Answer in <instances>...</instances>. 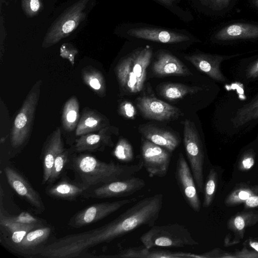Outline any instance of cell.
Instances as JSON below:
<instances>
[{"label":"cell","mask_w":258,"mask_h":258,"mask_svg":"<svg viewBox=\"0 0 258 258\" xmlns=\"http://www.w3.org/2000/svg\"><path fill=\"white\" fill-rule=\"evenodd\" d=\"M119 113L126 119H134L137 114V110L131 102L125 101L122 102L119 106Z\"/></svg>","instance_id":"e575fe53"},{"label":"cell","mask_w":258,"mask_h":258,"mask_svg":"<svg viewBox=\"0 0 258 258\" xmlns=\"http://www.w3.org/2000/svg\"><path fill=\"white\" fill-rule=\"evenodd\" d=\"M22 10L28 18L37 15L43 9L42 0H21Z\"/></svg>","instance_id":"d6a6232c"},{"label":"cell","mask_w":258,"mask_h":258,"mask_svg":"<svg viewBox=\"0 0 258 258\" xmlns=\"http://www.w3.org/2000/svg\"><path fill=\"white\" fill-rule=\"evenodd\" d=\"M245 206L247 208H253L258 206V195L250 197L245 202Z\"/></svg>","instance_id":"60d3db41"},{"label":"cell","mask_w":258,"mask_h":258,"mask_svg":"<svg viewBox=\"0 0 258 258\" xmlns=\"http://www.w3.org/2000/svg\"><path fill=\"white\" fill-rule=\"evenodd\" d=\"M257 118L258 96L250 103L239 108L231 122L234 127H239Z\"/></svg>","instance_id":"4316f807"},{"label":"cell","mask_w":258,"mask_h":258,"mask_svg":"<svg viewBox=\"0 0 258 258\" xmlns=\"http://www.w3.org/2000/svg\"><path fill=\"white\" fill-rule=\"evenodd\" d=\"M251 246L258 251V243L256 242H253L251 243Z\"/></svg>","instance_id":"7bdbcfd3"},{"label":"cell","mask_w":258,"mask_h":258,"mask_svg":"<svg viewBox=\"0 0 258 258\" xmlns=\"http://www.w3.org/2000/svg\"><path fill=\"white\" fill-rule=\"evenodd\" d=\"M11 1H16V0H11Z\"/></svg>","instance_id":"f6af8a7d"},{"label":"cell","mask_w":258,"mask_h":258,"mask_svg":"<svg viewBox=\"0 0 258 258\" xmlns=\"http://www.w3.org/2000/svg\"><path fill=\"white\" fill-rule=\"evenodd\" d=\"M175 175L183 198L195 212H199L201 206L197 185L190 167L181 153L179 154L177 160Z\"/></svg>","instance_id":"30bf717a"},{"label":"cell","mask_w":258,"mask_h":258,"mask_svg":"<svg viewBox=\"0 0 258 258\" xmlns=\"http://www.w3.org/2000/svg\"><path fill=\"white\" fill-rule=\"evenodd\" d=\"M160 1L161 2L164 3V4L166 5H170L172 4V3L175 1L176 0H158Z\"/></svg>","instance_id":"b9f144b4"},{"label":"cell","mask_w":258,"mask_h":258,"mask_svg":"<svg viewBox=\"0 0 258 258\" xmlns=\"http://www.w3.org/2000/svg\"><path fill=\"white\" fill-rule=\"evenodd\" d=\"M152 69L154 74L159 76H187L192 75L188 68L180 60L166 52H161L158 55Z\"/></svg>","instance_id":"d6986e66"},{"label":"cell","mask_w":258,"mask_h":258,"mask_svg":"<svg viewBox=\"0 0 258 258\" xmlns=\"http://www.w3.org/2000/svg\"><path fill=\"white\" fill-rule=\"evenodd\" d=\"M217 183V172L214 169L210 170L207 181L204 188V199L203 207L208 208L212 203L216 190Z\"/></svg>","instance_id":"1f68e13d"},{"label":"cell","mask_w":258,"mask_h":258,"mask_svg":"<svg viewBox=\"0 0 258 258\" xmlns=\"http://www.w3.org/2000/svg\"><path fill=\"white\" fill-rule=\"evenodd\" d=\"M238 55H212L204 53H198L184 56L198 70L204 73L213 79L224 83L226 79L221 72V63L224 60Z\"/></svg>","instance_id":"9a60e30c"},{"label":"cell","mask_w":258,"mask_h":258,"mask_svg":"<svg viewBox=\"0 0 258 258\" xmlns=\"http://www.w3.org/2000/svg\"><path fill=\"white\" fill-rule=\"evenodd\" d=\"M109 125L108 120L98 111L86 108L84 109L76 130L75 134L81 136L99 131Z\"/></svg>","instance_id":"603a6c76"},{"label":"cell","mask_w":258,"mask_h":258,"mask_svg":"<svg viewBox=\"0 0 258 258\" xmlns=\"http://www.w3.org/2000/svg\"><path fill=\"white\" fill-rule=\"evenodd\" d=\"M84 83L100 97L105 95V81L102 74L92 68L87 67L82 71Z\"/></svg>","instance_id":"83f0119b"},{"label":"cell","mask_w":258,"mask_h":258,"mask_svg":"<svg viewBox=\"0 0 258 258\" xmlns=\"http://www.w3.org/2000/svg\"><path fill=\"white\" fill-rule=\"evenodd\" d=\"M95 2L96 0L68 1L47 29L42 47H49L70 35L87 20Z\"/></svg>","instance_id":"7a4b0ae2"},{"label":"cell","mask_w":258,"mask_h":258,"mask_svg":"<svg viewBox=\"0 0 258 258\" xmlns=\"http://www.w3.org/2000/svg\"><path fill=\"white\" fill-rule=\"evenodd\" d=\"M113 155L119 161L129 162L134 158V152L131 144L123 138L119 139L113 151Z\"/></svg>","instance_id":"4dcf8cb0"},{"label":"cell","mask_w":258,"mask_h":258,"mask_svg":"<svg viewBox=\"0 0 258 258\" xmlns=\"http://www.w3.org/2000/svg\"><path fill=\"white\" fill-rule=\"evenodd\" d=\"M45 226L44 224H23L9 219L0 207L1 242L13 252L25 236L30 231Z\"/></svg>","instance_id":"8fae6325"},{"label":"cell","mask_w":258,"mask_h":258,"mask_svg":"<svg viewBox=\"0 0 258 258\" xmlns=\"http://www.w3.org/2000/svg\"><path fill=\"white\" fill-rule=\"evenodd\" d=\"M249 214H239L234 217L232 221L233 228L238 232H242L244 228L250 222Z\"/></svg>","instance_id":"d590c367"},{"label":"cell","mask_w":258,"mask_h":258,"mask_svg":"<svg viewBox=\"0 0 258 258\" xmlns=\"http://www.w3.org/2000/svg\"><path fill=\"white\" fill-rule=\"evenodd\" d=\"M64 150L61 131L59 128H57L50 135L42 150L41 155L43 166L42 184H44L47 182L55 158Z\"/></svg>","instance_id":"e0dca14e"},{"label":"cell","mask_w":258,"mask_h":258,"mask_svg":"<svg viewBox=\"0 0 258 258\" xmlns=\"http://www.w3.org/2000/svg\"><path fill=\"white\" fill-rule=\"evenodd\" d=\"M171 153L147 139L142 141L140 160L150 177H164L166 175Z\"/></svg>","instance_id":"8992f818"},{"label":"cell","mask_w":258,"mask_h":258,"mask_svg":"<svg viewBox=\"0 0 258 258\" xmlns=\"http://www.w3.org/2000/svg\"><path fill=\"white\" fill-rule=\"evenodd\" d=\"M252 3L255 7L258 8V0H252Z\"/></svg>","instance_id":"ee69618b"},{"label":"cell","mask_w":258,"mask_h":258,"mask_svg":"<svg viewBox=\"0 0 258 258\" xmlns=\"http://www.w3.org/2000/svg\"><path fill=\"white\" fill-rule=\"evenodd\" d=\"M139 131L146 139L171 152L180 142L174 133L152 125L140 126Z\"/></svg>","instance_id":"7402d4cb"},{"label":"cell","mask_w":258,"mask_h":258,"mask_svg":"<svg viewBox=\"0 0 258 258\" xmlns=\"http://www.w3.org/2000/svg\"><path fill=\"white\" fill-rule=\"evenodd\" d=\"M11 220L23 224H45L44 220L34 217L27 212H22L15 216L7 215Z\"/></svg>","instance_id":"836d02e7"},{"label":"cell","mask_w":258,"mask_h":258,"mask_svg":"<svg viewBox=\"0 0 258 258\" xmlns=\"http://www.w3.org/2000/svg\"><path fill=\"white\" fill-rule=\"evenodd\" d=\"M79 104L75 96L71 97L65 103L62 113V124L64 130L71 132L78 123Z\"/></svg>","instance_id":"484cf974"},{"label":"cell","mask_w":258,"mask_h":258,"mask_svg":"<svg viewBox=\"0 0 258 258\" xmlns=\"http://www.w3.org/2000/svg\"><path fill=\"white\" fill-rule=\"evenodd\" d=\"M41 85V80L35 83L15 118L10 136L13 148L18 149L23 146L30 135L40 96Z\"/></svg>","instance_id":"277c9868"},{"label":"cell","mask_w":258,"mask_h":258,"mask_svg":"<svg viewBox=\"0 0 258 258\" xmlns=\"http://www.w3.org/2000/svg\"><path fill=\"white\" fill-rule=\"evenodd\" d=\"M183 142L189 167L198 189L204 190V153L199 134L194 122H183Z\"/></svg>","instance_id":"5b68a950"},{"label":"cell","mask_w":258,"mask_h":258,"mask_svg":"<svg viewBox=\"0 0 258 258\" xmlns=\"http://www.w3.org/2000/svg\"><path fill=\"white\" fill-rule=\"evenodd\" d=\"M143 247H132L120 251L117 254L110 255H98L97 257H135V258H192L205 257L204 254L199 255L190 252H174L163 250H155Z\"/></svg>","instance_id":"2e32d148"},{"label":"cell","mask_w":258,"mask_h":258,"mask_svg":"<svg viewBox=\"0 0 258 258\" xmlns=\"http://www.w3.org/2000/svg\"><path fill=\"white\" fill-rule=\"evenodd\" d=\"M254 164V155L252 151L245 153L240 162V168L244 170L250 169Z\"/></svg>","instance_id":"8d00e7d4"},{"label":"cell","mask_w":258,"mask_h":258,"mask_svg":"<svg viewBox=\"0 0 258 258\" xmlns=\"http://www.w3.org/2000/svg\"><path fill=\"white\" fill-rule=\"evenodd\" d=\"M73 171L75 181L85 189L135 176L143 167L140 160L136 164L106 163L88 153H73L66 166Z\"/></svg>","instance_id":"6da1fadb"},{"label":"cell","mask_w":258,"mask_h":258,"mask_svg":"<svg viewBox=\"0 0 258 258\" xmlns=\"http://www.w3.org/2000/svg\"><path fill=\"white\" fill-rule=\"evenodd\" d=\"M116 128L109 125L102 128L96 134H88L80 136L76 140L73 147L70 148L72 153L103 151L105 147H112V135L116 134Z\"/></svg>","instance_id":"4fadbf2b"},{"label":"cell","mask_w":258,"mask_h":258,"mask_svg":"<svg viewBox=\"0 0 258 258\" xmlns=\"http://www.w3.org/2000/svg\"><path fill=\"white\" fill-rule=\"evenodd\" d=\"M73 153L70 149H65L55 158L52 168L51 172L47 183L53 184L58 178L66 167L69 156Z\"/></svg>","instance_id":"f546056e"},{"label":"cell","mask_w":258,"mask_h":258,"mask_svg":"<svg viewBox=\"0 0 258 258\" xmlns=\"http://www.w3.org/2000/svg\"><path fill=\"white\" fill-rule=\"evenodd\" d=\"M246 76L248 79L258 77V58L248 67Z\"/></svg>","instance_id":"f35d334b"},{"label":"cell","mask_w":258,"mask_h":258,"mask_svg":"<svg viewBox=\"0 0 258 258\" xmlns=\"http://www.w3.org/2000/svg\"><path fill=\"white\" fill-rule=\"evenodd\" d=\"M203 90L198 86H189L182 84L167 83L160 89V94L166 99L175 100L181 99L184 96L193 94Z\"/></svg>","instance_id":"d4e9b609"},{"label":"cell","mask_w":258,"mask_h":258,"mask_svg":"<svg viewBox=\"0 0 258 258\" xmlns=\"http://www.w3.org/2000/svg\"><path fill=\"white\" fill-rule=\"evenodd\" d=\"M140 240L148 248L183 247L199 244L186 228L177 223L154 225L141 236Z\"/></svg>","instance_id":"3957f363"},{"label":"cell","mask_w":258,"mask_h":258,"mask_svg":"<svg viewBox=\"0 0 258 258\" xmlns=\"http://www.w3.org/2000/svg\"><path fill=\"white\" fill-rule=\"evenodd\" d=\"M86 189L76 181L70 179L63 174L57 183L48 185L45 188L46 194L53 198L73 201L83 196Z\"/></svg>","instance_id":"ffe728a7"},{"label":"cell","mask_w":258,"mask_h":258,"mask_svg":"<svg viewBox=\"0 0 258 258\" xmlns=\"http://www.w3.org/2000/svg\"><path fill=\"white\" fill-rule=\"evenodd\" d=\"M136 200L134 198L93 204L73 215L69 220L68 225L72 228H79L96 222Z\"/></svg>","instance_id":"52a82bcc"},{"label":"cell","mask_w":258,"mask_h":258,"mask_svg":"<svg viewBox=\"0 0 258 258\" xmlns=\"http://www.w3.org/2000/svg\"><path fill=\"white\" fill-rule=\"evenodd\" d=\"M145 185L144 179L134 176L89 188L83 196L93 199L127 197L140 190Z\"/></svg>","instance_id":"ba28073f"},{"label":"cell","mask_w":258,"mask_h":258,"mask_svg":"<svg viewBox=\"0 0 258 258\" xmlns=\"http://www.w3.org/2000/svg\"><path fill=\"white\" fill-rule=\"evenodd\" d=\"M116 74L119 83L123 89L132 93L141 91L132 68L131 54L126 56L119 62L116 66Z\"/></svg>","instance_id":"cb8c5ba5"},{"label":"cell","mask_w":258,"mask_h":258,"mask_svg":"<svg viewBox=\"0 0 258 258\" xmlns=\"http://www.w3.org/2000/svg\"><path fill=\"white\" fill-rule=\"evenodd\" d=\"M137 106L143 116L157 121H169L177 119L181 110L155 97L145 96L137 99Z\"/></svg>","instance_id":"7c38bea8"},{"label":"cell","mask_w":258,"mask_h":258,"mask_svg":"<svg viewBox=\"0 0 258 258\" xmlns=\"http://www.w3.org/2000/svg\"><path fill=\"white\" fill-rule=\"evenodd\" d=\"M52 229L44 226L29 232L14 250V252L25 257H37L51 234Z\"/></svg>","instance_id":"5bb4252c"},{"label":"cell","mask_w":258,"mask_h":258,"mask_svg":"<svg viewBox=\"0 0 258 258\" xmlns=\"http://www.w3.org/2000/svg\"><path fill=\"white\" fill-rule=\"evenodd\" d=\"M215 10L221 11L229 7L233 0H208Z\"/></svg>","instance_id":"74e56055"},{"label":"cell","mask_w":258,"mask_h":258,"mask_svg":"<svg viewBox=\"0 0 258 258\" xmlns=\"http://www.w3.org/2000/svg\"><path fill=\"white\" fill-rule=\"evenodd\" d=\"M4 172L11 187L29 204L35 213L40 214L45 211V207L39 193L22 173L10 165L5 167Z\"/></svg>","instance_id":"9c48e42d"},{"label":"cell","mask_w":258,"mask_h":258,"mask_svg":"<svg viewBox=\"0 0 258 258\" xmlns=\"http://www.w3.org/2000/svg\"><path fill=\"white\" fill-rule=\"evenodd\" d=\"M2 12L1 11V22H0V29H1V57L2 56V51L3 48V43L5 38L6 36V31L5 27L4 18L2 14Z\"/></svg>","instance_id":"ab89813d"},{"label":"cell","mask_w":258,"mask_h":258,"mask_svg":"<svg viewBox=\"0 0 258 258\" xmlns=\"http://www.w3.org/2000/svg\"><path fill=\"white\" fill-rule=\"evenodd\" d=\"M258 195V186H242L235 189L225 200L228 205H234L244 202L250 197Z\"/></svg>","instance_id":"f1b7e54d"},{"label":"cell","mask_w":258,"mask_h":258,"mask_svg":"<svg viewBox=\"0 0 258 258\" xmlns=\"http://www.w3.org/2000/svg\"><path fill=\"white\" fill-rule=\"evenodd\" d=\"M219 41L258 38V24L251 23H235L226 25L215 35Z\"/></svg>","instance_id":"44dd1931"},{"label":"cell","mask_w":258,"mask_h":258,"mask_svg":"<svg viewBox=\"0 0 258 258\" xmlns=\"http://www.w3.org/2000/svg\"><path fill=\"white\" fill-rule=\"evenodd\" d=\"M127 34L137 38L162 43H177L189 40L186 35L182 34L156 28L131 29Z\"/></svg>","instance_id":"ac0fdd59"}]
</instances>
